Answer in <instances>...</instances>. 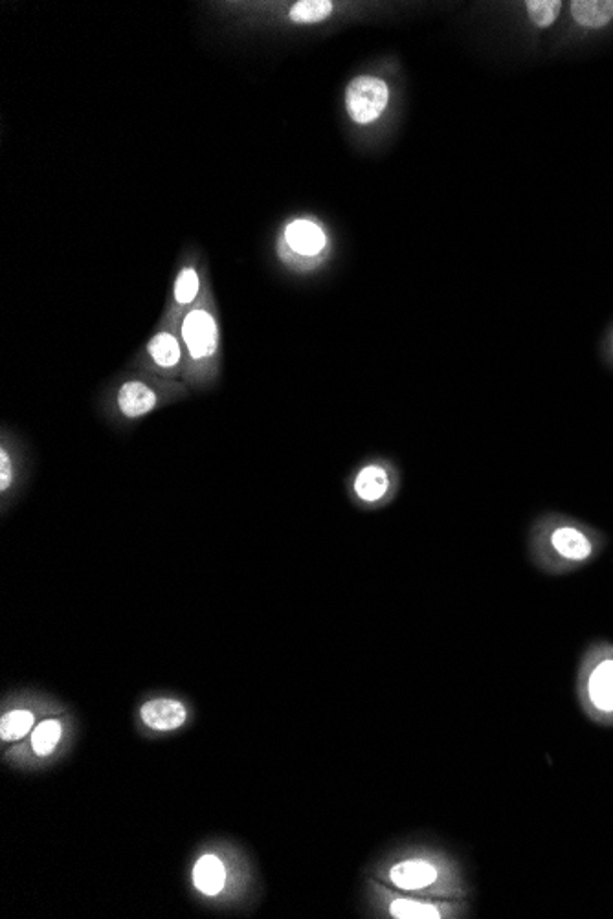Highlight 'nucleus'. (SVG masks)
<instances>
[{"instance_id":"11","label":"nucleus","mask_w":613,"mask_h":919,"mask_svg":"<svg viewBox=\"0 0 613 919\" xmlns=\"http://www.w3.org/2000/svg\"><path fill=\"white\" fill-rule=\"evenodd\" d=\"M351 496L360 507H382L397 488V472L388 461H369L351 479Z\"/></svg>"},{"instance_id":"14","label":"nucleus","mask_w":613,"mask_h":919,"mask_svg":"<svg viewBox=\"0 0 613 919\" xmlns=\"http://www.w3.org/2000/svg\"><path fill=\"white\" fill-rule=\"evenodd\" d=\"M193 883L204 896H217L226 883V870L215 855H204L193 868Z\"/></svg>"},{"instance_id":"8","label":"nucleus","mask_w":613,"mask_h":919,"mask_svg":"<svg viewBox=\"0 0 613 919\" xmlns=\"http://www.w3.org/2000/svg\"><path fill=\"white\" fill-rule=\"evenodd\" d=\"M127 367L168 380H182L186 364L180 327L160 318L149 340L134 353Z\"/></svg>"},{"instance_id":"17","label":"nucleus","mask_w":613,"mask_h":919,"mask_svg":"<svg viewBox=\"0 0 613 919\" xmlns=\"http://www.w3.org/2000/svg\"><path fill=\"white\" fill-rule=\"evenodd\" d=\"M61 740V723L56 720H46L37 725L32 736V747L39 756H48L56 751L57 743Z\"/></svg>"},{"instance_id":"16","label":"nucleus","mask_w":613,"mask_h":919,"mask_svg":"<svg viewBox=\"0 0 613 919\" xmlns=\"http://www.w3.org/2000/svg\"><path fill=\"white\" fill-rule=\"evenodd\" d=\"M34 725V714L30 710H13L0 720L2 742H17L24 738Z\"/></svg>"},{"instance_id":"1","label":"nucleus","mask_w":613,"mask_h":919,"mask_svg":"<svg viewBox=\"0 0 613 919\" xmlns=\"http://www.w3.org/2000/svg\"><path fill=\"white\" fill-rule=\"evenodd\" d=\"M377 881L417 896L476 899V883L463 855L441 842H421L393 853L375 872Z\"/></svg>"},{"instance_id":"3","label":"nucleus","mask_w":613,"mask_h":919,"mask_svg":"<svg viewBox=\"0 0 613 919\" xmlns=\"http://www.w3.org/2000/svg\"><path fill=\"white\" fill-rule=\"evenodd\" d=\"M190 397L191 389L182 380L127 369L112 378L105 388L101 410L109 421L127 426Z\"/></svg>"},{"instance_id":"10","label":"nucleus","mask_w":613,"mask_h":919,"mask_svg":"<svg viewBox=\"0 0 613 919\" xmlns=\"http://www.w3.org/2000/svg\"><path fill=\"white\" fill-rule=\"evenodd\" d=\"M390 85L379 76H357L346 89V112L360 127L379 122L390 105Z\"/></svg>"},{"instance_id":"2","label":"nucleus","mask_w":613,"mask_h":919,"mask_svg":"<svg viewBox=\"0 0 613 919\" xmlns=\"http://www.w3.org/2000/svg\"><path fill=\"white\" fill-rule=\"evenodd\" d=\"M180 338L186 364L182 382L191 393L215 388L223 373V327L210 277L204 283L201 299L180 323Z\"/></svg>"},{"instance_id":"7","label":"nucleus","mask_w":613,"mask_h":919,"mask_svg":"<svg viewBox=\"0 0 613 919\" xmlns=\"http://www.w3.org/2000/svg\"><path fill=\"white\" fill-rule=\"evenodd\" d=\"M210 277L206 255L199 244L186 243L179 257L169 287L168 301L162 312V320L180 327L184 316L201 299L202 288Z\"/></svg>"},{"instance_id":"15","label":"nucleus","mask_w":613,"mask_h":919,"mask_svg":"<svg viewBox=\"0 0 613 919\" xmlns=\"http://www.w3.org/2000/svg\"><path fill=\"white\" fill-rule=\"evenodd\" d=\"M571 6V15L575 23L584 26V28H602L610 23L613 19V2L599 0H575L569 4Z\"/></svg>"},{"instance_id":"18","label":"nucleus","mask_w":613,"mask_h":919,"mask_svg":"<svg viewBox=\"0 0 613 919\" xmlns=\"http://www.w3.org/2000/svg\"><path fill=\"white\" fill-rule=\"evenodd\" d=\"M525 10H527L529 19L536 26L547 28V26H551L557 21L560 10H562V2H558V0H529V2H525Z\"/></svg>"},{"instance_id":"12","label":"nucleus","mask_w":613,"mask_h":919,"mask_svg":"<svg viewBox=\"0 0 613 919\" xmlns=\"http://www.w3.org/2000/svg\"><path fill=\"white\" fill-rule=\"evenodd\" d=\"M140 718L153 731H175L188 720V710L177 699H151L142 705Z\"/></svg>"},{"instance_id":"4","label":"nucleus","mask_w":613,"mask_h":919,"mask_svg":"<svg viewBox=\"0 0 613 919\" xmlns=\"http://www.w3.org/2000/svg\"><path fill=\"white\" fill-rule=\"evenodd\" d=\"M531 553L538 567L558 573L588 564L601 553L599 534L577 521L546 518L531 532Z\"/></svg>"},{"instance_id":"6","label":"nucleus","mask_w":613,"mask_h":919,"mask_svg":"<svg viewBox=\"0 0 613 919\" xmlns=\"http://www.w3.org/2000/svg\"><path fill=\"white\" fill-rule=\"evenodd\" d=\"M377 912L391 919H469L474 916L472 899H437L402 892L391 886L371 883Z\"/></svg>"},{"instance_id":"9","label":"nucleus","mask_w":613,"mask_h":919,"mask_svg":"<svg viewBox=\"0 0 613 919\" xmlns=\"http://www.w3.org/2000/svg\"><path fill=\"white\" fill-rule=\"evenodd\" d=\"M325 248H327V235H325L322 224L305 219V217L292 219L283 228L278 244H276L279 259L285 265L300 266V268L318 265Z\"/></svg>"},{"instance_id":"5","label":"nucleus","mask_w":613,"mask_h":919,"mask_svg":"<svg viewBox=\"0 0 613 919\" xmlns=\"http://www.w3.org/2000/svg\"><path fill=\"white\" fill-rule=\"evenodd\" d=\"M577 694L593 723L613 727V644H595L582 657Z\"/></svg>"},{"instance_id":"13","label":"nucleus","mask_w":613,"mask_h":919,"mask_svg":"<svg viewBox=\"0 0 613 919\" xmlns=\"http://www.w3.org/2000/svg\"><path fill=\"white\" fill-rule=\"evenodd\" d=\"M24 455L15 443V435L2 432L0 439V492L6 498L17 487L19 477L24 476Z\"/></svg>"}]
</instances>
